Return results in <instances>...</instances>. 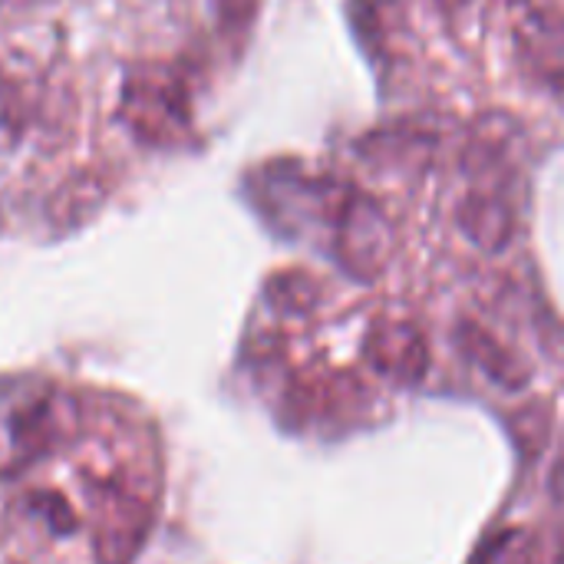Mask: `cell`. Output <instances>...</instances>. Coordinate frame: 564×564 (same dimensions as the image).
Returning <instances> with one entry per match:
<instances>
[{
	"label": "cell",
	"instance_id": "8",
	"mask_svg": "<svg viewBox=\"0 0 564 564\" xmlns=\"http://www.w3.org/2000/svg\"><path fill=\"white\" fill-rule=\"evenodd\" d=\"M311 281L304 274H284V278H274L271 281V301L281 307V311H301L311 304Z\"/></svg>",
	"mask_w": 564,
	"mask_h": 564
},
{
	"label": "cell",
	"instance_id": "4",
	"mask_svg": "<svg viewBox=\"0 0 564 564\" xmlns=\"http://www.w3.org/2000/svg\"><path fill=\"white\" fill-rule=\"evenodd\" d=\"M370 364L400 383H413L426 373V344L406 324H383L367 340Z\"/></svg>",
	"mask_w": 564,
	"mask_h": 564
},
{
	"label": "cell",
	"instance_id": "9",
	"mask_svg": "<svg viewBox=\"0 0 564 564\" xmlns=\"http://www.w3.org/2000/svg\"><path fill=\"white\" fill-rule=\"evenodd\" d=\"M443 3H449V7H456V3H466V0H443Z\"/></svg>",
	"mask_w": 564,
	"mask_h": 564
},
{
	"label": "cell",
	"instance_id": "2",
	"mask_svg": "<svg viewBox=\"0 0 564 564\" xmlns=\"http://www.w3.org/2000/svg\"><path fill=\"white\" fill-rule=\"evenodd\" d=\"M122 116L135 129V135L149 142H165L185 126V96L178 79L149 69L145 76H132L122 96Z\"/></svg>",
	"mask_w": 564,
	"mask_h": 564
},
{
	"label": "cell",
	"instance_id": "3",
	"mask_svg": "<svg viewBox=\"0 0 564 564\" xmlns=\"http://www.w3.org/2000/svg\"><path fill=\"white\" fill-rule=\"evenodd\" d=\"M387 245V225L380 212L367 198H347L344 215L337 221V251L350 271L360 278H370L383 261Z\"/></svg>",
	"mask_w": 564,
	"mask_h": 564
},
{
	"label": "cell",
	"instance_id": "5",
	"mask_svg": "<svg viewBox=\"0 0 564 564\" xmlns=\"http://www.w3.org/2000/svg\"><path fill=\"white\" fill-rule=\"evenodd\" d=\"M459 225L463 231L486 251H499L509 245L512 231H516V215H512V205L492 192H482L476 188L466 202H463V212H459Z\"/></svg>",
	"mask_w": 564,
	"mask_h": 564
},
{
	"label": "cell",
	"instance_id": "7",
	"mask_svg": "<svg viewBox=\"0 0 564 564\" xmlns=\"http://www.w3.org/2000/svg\"><path fill=\"white\" fill-rule=\"evenodd\" d=\"M459 344H463L466 357L476 360L492 380H499V383H506V387H516V383L522 380V377L516 373V360H512V357L499 347V340H492L486 330H479V327H473V324H463Z\"/></svg>",
	"mask_w": 564,
	"mask_h": 564
},
{
	"label": "cell",
	"instance_id": "1",
	"mask_svg": "<svg viewBox=\"0 0 564 564\" xmlns=\"http://www.w3.org/2000/svg\"><path fill=\"white\" fill-rule=\"evenodd\" d=\"M152 529L149 502L122 482L93 489V549L99 564H132Z\"/></svg>",
	"mask_w": 564,
	"mask_h": 564
},
{
	"label": "cell",
	"instance_id": "6",
	"mask_svg": "<svg viewBox=\"0 0 564 564\" xmlns=\"http://www.w3.org/2000/svg\"><path fill=\"white\" fill-rule=\"evenodd\" d=\"M522 56L525 63L539 73V79L552 83V86H564V20L555 13H539L532 17L522 33Z\"/></svg>",
	"mask_w": 564,
	"mask_h": 564
}]
</instances>
